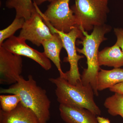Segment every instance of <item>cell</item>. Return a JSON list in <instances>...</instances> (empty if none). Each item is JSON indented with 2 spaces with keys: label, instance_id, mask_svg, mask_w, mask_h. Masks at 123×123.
I'll return each mask as SVG.
<instances>
[{
  "label": "cell",
  "instance_id": "11",
  "mask_svg": "<svg viewBox=\"0 0 123 123\" xmlns=\"http://www.w3.org/2000/svg\"><path fill=\"white\" fill-rule=\"evenodd\" d=\"M0 123H40L31 110L20 102L17 107L9 112L0 110Z\"/></svg>",
  "mask_w": 123,
  "mask_h": 123
},
{
  "label": "cell",
  "instance_id": "14",
  "mask_svg": "<svg viewBox=\"0 0 123 123\" xmlns=\"http://www.w3.org/2000/svg\"><path fill=\"white\" fill-rule=\"evenodd\" d=\"M123 82V69L114 68L110 70L101 69L97 77V88L102 91Z\"/></svg>",
  "mask_w": 123,
  "mask_h": 123
},
{
  "label": "cell",
  "instance_id": "9",
  "mask_svg": "<svg viewBox=\"0 0 123 123\" xmlns=\"http://www.w3.org/2000/svg\"><path fill=\"white\" fill-rule=\"evenodd\" d=\"M26 41L18 36H13L6 40L1 46L14 54L31 59L45 70H50L52 68L51 63L44 52H40L31 47L26 44Z\"/></svg>",
  "mask_w": 123,
  "mask_h": 123
},
{
  "label": "cell",
  "instance_id": "21",
  "mask_svg": "<svg viewBox=\"0 0 123 123\" xmlns=\"http://www.w3.org/2000/svg\"><path fill=\"white\" fill-rule=\"evenodd\" d=\"M98 123H111L109 119L100 116H97Z\"/></svg>",
  "mask_w": 123,
  "mask_h": 123
},
{
  "label": "cell",
  "instance_id": "20",
  "mask_svg": "<svg viewBox=\"0 0 123 123\" xmlns=\"http://www.w3.org/2000/svg\"><path fill=\"white\" fill-rule=\"evenodd\" d=\"M110 90L111 92L123 95V82L113 86L110 88Z\"/></svg>",
  "mask_w": 123,
  "mask_h": 123
},
{
  "label": "cell",
  "instance_id": "5",
  "mask_svg": "<svg viewBox=\"0 0 123 123\" xmlns=\"http://www.w3.org/2000/svg\"><path fill=\"white\" fill-rule=\"evenodd\" d=\"M48 24L46 23L52 33H57L60 36L63 42V48L68 54V56L64 58L63 61L69 63L70 69L69 71L65 73V79L73 85H76L81 82L78 62L84 58V56L78 54L76 42L77 39H82L84 37L82 32L78 27L76 26L68 33H65L57 30Z\"/></svg>",
  "mask_w": 123,
  "mask_h": 123
},
{
  "label": "cell",
  "instance_id": "19",
  "mask_svg": "<svg viewBox=\"0 0 123 123\" xmlns=\"http://www.w3.org/2000/svg\"><path fill=\"white\" fill-rule=\"evenodd\" d=\"M114 32L117 37L116 43L120 48L123 53V29L121 28H115Z\"/></svg>",
  "mask_w": 123,
  "mask_h": 123
},
{
  "label": "cell",
  "instance_id": "6",
  "mask_svg": "<svg viewBox=\"0 0 123 123\" xmlns=\"http://www.w3.org/2000/svg\"><path fill=\"white\" fill-rule=\"evenodd\" d=\"M70 0H57L51 2L44 13L39 9L43 20L57 31L68 33L78 27L76 19L69 7Z\"/></svg>",
  "mask_w": 123,
  "mask_h": 123
},
{
  "label": "cell",
  "instance_id": "15",
  "mask_svg": "<svg viewBox=\"0 0 123 123\" xmlns=\"http://www.w3.org/2000/svg\"><path fill=\"white\" fill-rule=\"evenodd\" d=\"M6 6L15 10V17L23 18L25 20L30 18L35 8L32 0H7Z\"/></svg>",
  "mask_w": 123,
  "mask_h": 123
},
{
  "label": "cell",
  "instance_id": "8",
  "mask_svg": "<svg viewBox=\"0 0 123 123\" xmlns=\"http://www.w3.org/2000/svg\"><path fill=\"white\" fill-rule=\"evenodd\" d=\"M23 61L21 56L14 54L0 46V84L17 83L21 75Z\"/></svg>",
  "mask_w": 123,
  "mask_h": 123
},
{
  "label": "cell",
  "instance_id": "13",
  "mask_svg": "<svg viewBox=\"0 0 123 123\" xmlns=\"http://www.w3.org/2000/svg\"><path fill=\"white\" fill-rule=\"evenodd\" d=\"M98 60L99 66L120 68L123 66V53L115 43L113 46L105 48L99 52Z\"/></svg>",
  "mask_w": 123,
  "mask_h": 123
},
{
  "label": "cell",
  "instance_id": "4",
  "mask_svg": "<svg viewBox=\"0 0 123 123\" xmlns=\"http://www.w3.org/2000/svg\"><path fill=\"white\" fill-rule=\"evenodd\" d=\"M108 0H75L71 8L76 19L77 26L88 31L95 26L105 24L110 10Z\"/></svg>",
  "mask_w": 123,
  "mask_h": 123
},
{
  "label": "cell",
  "instance_id": "16",
  "mask_svg": "<svg viewBox=\"0 0 123 123\" xmlns=\"http://www.w3.org/2000/svg\"><path fill=\"white\" fill-rule=\"evenodd\" d=\"M104 106L112 116H120L123 119V95L115 93L105 100Z\"/></svg>",
  "mask_w": 123,
  "mask_h": 123
},
{
  "label": "cell",
  "instance_id": "1",
  "mask_svg": "<svg viewBox=\"0 0 123 123\" xmlns=\"http://www.w3.org/2000/svg\"><path fill=\"white\" fill-rule=\"evenodd\" d=\"M0 93L18 95L20 102L34 113L40 123H47L50 120L51 101L46 90L38 85L32 75L27 80L21 75L17 83L7 89L1 88Z\"/></svg>",
  "mask_w": 123,
  "mask_h": 123
},
{
  "label": "cell",
  "instance_id": "3",
  "mask_svg": "<svg viewBox=\"0 0 123 123\" xmlns=\"http://www.w3.org/2000/svg\"><path fill=\"white\" fill-rule=\"evenodd\" d=\"M49 80L55 86V93L60 104L84 108L97 116L101 115V110L95 102L94 91L90 84L84 85L81 82L72 85L60 76Z\"/></svg>",
  "mask_w": 123,
  "mask_h": 123
},
{
  "label": "cell",
  "instance_id": "22",
  "mask_svg": "<svg viewBox=\"0 0 123 123\" xmlns=\"http://www.w3.org/2000/svg\"><path fill=\"white\" fill-rule=\"evenodd\" d=\"M55 0H33V2L38 6L42 4L46 1H48L51 2Z\"/></svg>",
  "mask_w": 123,
  "mask_h": 123
},
{
  "label": "cell",
  "instance_id": "18",
  "mask_svg": "<svg viewBox=\"0 0 123 123\" xmlns=\"http://www.w3.org/2000/svg\"><path fill=\"white\" fill-rule=\"evenodd\" d=\"M21 98L18 94L0 95V103L2 111L9 112L15 109L21 102Z\"/></svg>",
  "mask_w": 123,
  "mask_h": 123
},
{
  "label": "cell",
  "instance_id": "17",
  "mask_svg": "<svg viewBox=\"0 0 123 123\" xmlns=\"http://www.w3.org/2000/svg\"><path fill=\"white\" fill-rule=\"evenodd\" d=\"M25 20L23 18L15 17L12 22L5 29L0 31V46L6 40L13 36L15 32L22 29Z\"/></svg>",
  "mask_w": 123,
  "mask_h": 123
},
{
  "label": "cell",
  "instance_id": "12",
  "mask_svg": "<svg viewBox=\"0 0 123 123\" xmlns=\"http://www.w3.org/2000/svg\"><path fill=\"white\" fill-rule=\"evenodd\" d=\"M44 52L47 58L51 61L57 68L60 76L65 78V73L62 69L60 53L63 48V42L58 34L54 33L52 37L45 40L42 43Z\"/></svg>",
  "mask_w": 123,
  "mask_h": 123
},
{
  "label": "cell",
  "instance_id": "7",
  "mask_svg": "<svg viewBox=\"0 0 123 123\" xmlns=\"http://www.w3.org/2000/svg\"><path fill=\"white\" fill-rule=\"evenodd\" d=\"M34 4L35 8L30 18L25 20L18 37L39 47L44 40L52 37L53 34L40 13L38 6Z\"/></svg>",
  "mask_w": 123,
  "mask_h": 123
},
{
  "label": "cell",
  "instance_id": "2",
  "mask_svg": "<svg viewBox=\"0 0 123 123\" xmlns=\"http://www.w3.org/2000/svg\"><path fill=\"white\" fill-rule=\"evenodd\" d=\"M111 29V27L106 24L97 26L94 27L93 31L89 35L87 31L80 29L84 37L79 43L82 44L83 48L77 47V51L86 56L87 64V68L84 69L81 75V82L84 85L90 84L96 96L98 95L97 77L101 69L98 60V49L101 43L107 40L105 35L110 32Z\"/></svg>",
  "mask_w": 123,
  "mask_h": 123
},
{
  "label": "cell",
  "instance_id": "10",
  "mask_svg": "<svg viewBox=\"0 0 123 123\" xmlns=\"http://www.w3.org/2000/svg\"><path fill=\"white\" fill-rule=\"evenodd\" d=\"M59 110L66 123H98L97 116L84 108L60 104Z\"/></svg>",
  "mask_w": 123,
  "mask_h": 123
}]
</instances>
